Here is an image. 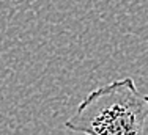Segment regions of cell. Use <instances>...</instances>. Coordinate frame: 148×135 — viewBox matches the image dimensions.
I'll return each mask as SVG.
<instances>
[{"label":"cell","instance_id":"1","mask_svg":"<svg viewBox=\"0 0 148 135\" xmlns=\"http://www.w3.org/2000/svg\"><path fill=\"white\" fill-rule=\"evenodd\" d=\"M147 119L148 94L123 77L87 94L65 127L84 135H143Z\"/></svg>","mask_w":148,"mask_h":135}]
</instances>
